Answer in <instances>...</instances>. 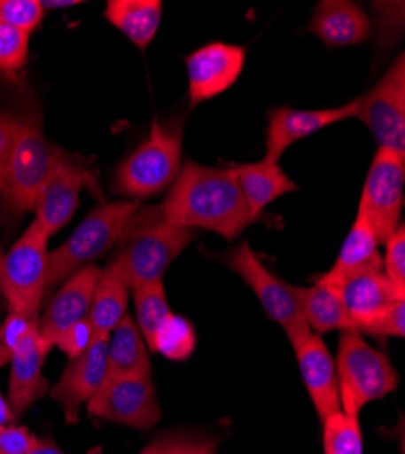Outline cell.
I'll list each match as a JSON object with an SVG mask.
<instances>
[{"mask_svg":"<svg viewBox=\"0 0 405 454\" xmlns=\"http://www.w3.org/2000/svg\"><path fill=\"white\" fill-rule=\"evenodd\" d=\"M138 204L133 200H119L93 209L71 237L50 253L46 289H51L69 278L81 268L105 254L124 235Z\"/></svg>","mask_w":405,"mask_h":454,"instance_id":"obj_4","label":"cell"},{"mask_svg":"<svg viewBox=\"0 0 405 454\" xmlns=\"http://www.w3.org/2000/svg\"><path fill=\"white\" fill-rule=\"evenodd\" d=\"M218 440L200 431H169L157 436L138 454H216Z\"/></svg>","mask_w":405,"mask_h":454,"instance_id":"obj_30","label":"cell"},{"mask_svg":"<svg viewBox=\"0 0 405 454\" xmlns=\"http://www.w3.org/2000/svg\"><path fill=\"white\" fill-rule=\"evenodd\" d=\"M373 133L378 147L405 159V55L384 73V77L360 97L356 115Z\"/></svg>","mask_w":405,"mask_h":454,"instance_id":"obj_11","label":"cell"},{"mask_svg":"<svg viewBox=\"0 0 405 454\" xmlns=\"http://www.w3.org/2000/svg\"><path fill=\"white\" fill-rule=\"evenodd\" d=\"M27 454H66V452L60 450L51 440H39L36 447L33 450H29Z\"/></svg>","mask_w":405,"mask_h":454,"instance_id":"obj_39","label":"cell"},{"mask_svg":"<svg viewBox=\"0 0 405 454\" xmlns=\"http://www.w3.org/2000/svg\"><path fill=\"white\" fill-rule=\"evenodd\" d=\"M309 33L329 48L363 44L371 36V19L349 0H322L308 24Z\"/></svg>","mask_w":405,"mask_h":454,"instance_id":"obj_20","label":"cell"},{"mask_svg":"<svg viewBox=\"0 0 405 454\" xmlns=\"http://www.w3.org/2000/svg\"><path fill=\"white\" fill-rule=\"evenodd\" d=\"M292 349L297 353L304 384L313 400L318 419L323 422L327 416L342 411L335 358L329 353L322 336L315 333L306 336Z\"/></svg>","mask_w":405,"mask_h":454,"instance_id":"obj_18","label":"cell"},{"mask_svg":"<svg viewBox=\"0 0 405 454\" xmlns=\"http://www.w3.org/2000/svg\"><path fill=\"white\" fill-rule=\"evenodd\" d=\"M39 315H20V313H10L6 320L0 325V344L6 349L13 351L15 346L22 340L39 329Z\"/></svg>","mask_w":405,"mask_h":454,"instance_id":"obj_35","label":"cell"},{"mask_svg":"<svg viewBox=\"0 0 405 454\" xmlns=\"http://www.w3.org/2000/svg\"><path fill=\"white\" fill-rule=\"evenodd\" d=\"M378 246L380 244L377 242L370 222L365 220L362 213H356L354 223L342 244L340 254L333 263V268L318 277L316 282L339 289L351 278L384 271Z\"/></svg>","mask_w":405,"mask_h":454,"instance_id":"obj_21","label":"cell"},{"mask_svg":"<svg viewBox=\"0 0 405 454\" xmlns=\"http://www.w3.org/2000/svg\"><path fill=\"white\" fill-rule=\"evenodd\" d=\"M131 286L121 268L117 258L107 263V268L100 271V278L95 287L90 322L95 329V334H109L121 320L128 315V298Z\"/></svg>","mask_w":405,"mask_h":454,"instance_id":"obj_23","label":"cell"},{"mask_svg":"<svg viewBox=\"0 0 405 454\" xmlns=\"http://www.w3.org/2000/svg\"><path fill=\"white\" fill-rule=\"evenodd\" d=\"M50 237L35 220L3 256L0 291L10 313L39 315L48 280Z\"/></svg>","mask_w":405,"mask_h":454,"instance_id":"obj_6","label":"cell"},{"mask_svg":"<svg viewBox=\"0 0 405 454\" xmlns=\"http://www.w3.org/2000/svg\"><path fill=\"white\" fill-rule=\"evenodd\" d=\"M29 33L0 24V74H17L27 62Z\"/></svg>","mask_w":405,"mask_h":454,"instance_id":"obj_31","label":"cell"},{"mask_svg":"<svg viewBox=\"0 0 405 454\" xmlns=\"http://www.w3.org/2000/svg\"><path fill=\"white\" fill-rule=\"evenodd\" d=\"M360 97L349 104L323 109H297V107H273L268 113L266 128V155L264 162L278 164L282 155L294 142L311 137L329 126L344 122L358 115Z\"/></svg>","mask_w":405,"mask_h":454,"instance_id":"obj_14","label":"cell"},{"mask_svg":"<svg viewBox=\"0 0 405 454\" xmlns=\"http://www.w3.org/2000/svg\"><path fill=\"white\" fill-rule=\"evenodd\" d=\"M240 193L247 204L253 222L259 220L261 213L276 199L299 192V185L294 184L280 164L254 162V164H231Z\"/></svg>","mask_w":405,"mask_h":454,"instance_id":"obj_22","label":"cell"},{"mask_svg":"<svg viewBox=\"0 0 405 454\" xmlns=\"http://www.w3.org/2000/svg\"><path fill=\"white\" fill-rule=\"evenodd\" d=\"M335 365L342 411L356 419L367 403L382 400L398 387L394 365L358 331H342Z\"/></svg>","mask_w":405,"mask_h":454,"instance_id":"obj_5","label":"cell"},{"mask_svg":"<svg viewBox=\"0 0 405 454\" xmlns=\"http://www.w3.org/2000/svg\"><path fill=\"white\" fill-rule=\"evenodd\" d=\"M109 334H95L91 346L69 360L60 380L51 389V398L62 405L67 424L79 422L81 407L98 391L107 378Z\"/></svg>","mask_w":405,"mask_h":454,"instance_id":"obj_16","label":"cell"},{"mask_svg":"<svg viewBox=\"0 0 405 454\" xmlns=\"http://www.w3.org/2000/svg\"><path fill=\"white\" fill-rule=\"evenodd\" d=\"M44 8L41 0H0V24H6L26 33L41 26Z\"/></svg>","mask_w":405,"mask_h":454,"instance_id":"obj_32","label":"cell"},{"mask_svg":"<svg viewBox=\"0 0 405 454\" xmlns=\"http://www.w3.org/2000/svg\"><path fill=\"white\" fill-rule=\"evenodd\" d=\"M322 424L325 454H363L362 429L356 416L339 411L327 416Z\"/></svg>","mask_w":405,"mask_h":454,"instance_id":"obj_29","label":"cell"},{"mask_svg":"<svg viewBox=\"0 0 405 454\" xmlns=\"http://www.w3.org/2000/svg\"><path fill=\"white\" fill-rule=\"evenodd\" d=\"M12 362V351L6 349L3 344H0V367H4Z\"/></svg>","mask_w":405,"mask_h":454,"instance_id":"obj_41","label":"cell"},{"mask_svg":"<svg viewBox=\"0 0 405 454\" xmlns=\"http://www.w3.org/2000/svg\"><path fill=\"white\" fill-rule=\"evenodd\" d=\"M247 50L237 44L211 43L186 57L191 107L228 91L240 77Z\"/></svg>","mask_w":405,"mask_h":454,"instance_id":"obj_15","label":"cell"},{"mask_svg":"<svg viewBox=\"0 0 405 454\" xmlns=\"http://www.w3.org/2000/svg\"><path fill=\"white\" fill-rule=\"evenodd\" d=\"M337 291L360 334L405 336V291L398 289L384 271L351 278Z\"/></svg>","mask_w":405,"mask_h":454,"instance_id":"obj_7","label":"cell"},{"mask_svg":"<svg viewBox=\"0 0 405 454\" xmlns=\"http://www.w3.org/2000/svg\"><path fill=\"white\" fill-rule=\"evenodd\" d=\"M36 438L24 426H3L0 427V454H27L39 443Z\"/></svg>","mask_w":405,"mask_h":454,"instance_id":"obj_36","label":"cell"},{"mask_svg":"<svg viewBox=\"0 0 405 454\" xmlns=\"http://www.w3.org/2000/svg\"><path fill=\"white\" fill-rule=\"evenodd\" d=\"M135 300V311H136V325L144 342L152 349L157 333L162 325L169 320L171 308L167 304V296L162 282L142 284L131 289Z\"/></svg>","mask_w":405,"mask_h":454,"instance_id":"obj_27","label":"cell"},{"mask_svg":"<svg viewBox=\"0 0 405 454\" xmlns=\"http://www.w3.org/2000/svg\"><path fill=\"white\" fill-rule=\"evenodd\" d=\"M17 124H19V119L0 115V195H4L6 164H8L10 149L13 144V137L17 131Z\"/></svg>","mask_w":405,"mask_h":454,"instance_id":"obj_37","label":"cell"},{"mask_svg":"<svg viewBox=\"0 0 405 454\" xmlns=\"http://www.w3.org/2000/svg\"><path fill=\"white\" fill-rule=\"evenodd\" d=\"M50 351L46 349L39 329L29 333L12 351V374L8 402L15 414L20 416L48 393V378L43 376V364Z\"/></svg>","mask_w":405,"mask_h":454,"instance_id":"obj_19","label":"cell"},{"mask_svg":"<svg viewBox=\"0 0 405 454\" xmlns=\"http://www.w3.org/2000/svg\"><path fill=\"white\" fill-rule=\"evenodd\" d=\"M386 277L401 291H405V227L400 223L386 242V256L382 258Z\"/></svg>","mask_w":405,"mask_h":454,"instance_id":"obj_33","label":"cell"},{"mask_svg":"<svg viewBox=\"0 0 405 454\" xmlns=\"http://www.w3.org/2000/svg\"><path fill=\"white\" fill-rule=\"evenodd\" d=\"M197 237L188 230L162 218L160 209L135 213L122 235L115 256L131 286L162 282L167 268Z\"/></svg>","mask_w":405,"mask_h":454,"instance_id":"obj_2","label":"cell"},{"mask_svg":"<svg viewBox=\"0 0 405 454\" xmlns=\"http://www.w3.org/2000/svg\"><path fill=\"white\" fill-rule=\"evenodd\" d=\"M100 271L102 270L95 263L81 268L62 282L60 289L51 298L43 320L39 322V334L48 351L55 348L58 336L64 331L90 317Z\"/></svg>","mask_w":405,"mask_h":454,"instance_id":"obj_17","label":"cell"},{"mask_svg":"<svg viewBox=\"0 0 405 454\" xmlns=\"http://www.w3.org/2000/svg\"><path fill=\"white\" fill-rule=\"evenodd\" d=\"M3 256H4V253H3V249H0V268H3ZM0 298H3V291H0Z\"/></svg>","mask_w":405,"mask_h":454,"instance_id":"obj_42","label":"cell"},{"mask_svg":"<svg viewBox=\"0 0 405 454\" xmlns=\"http://www.w3.org/2000/svg\"><path fill=\"white\" fill-rule=\"evenodd\" d=\"M55 147L43 133L41 122L22 119L17 124L4 176V195L10 209L24 215L35 209L36 199L50 175Z\"/></svg>","mask_w":405,"mask_h":454,"instance_id":"obj_8","label":"cell"},{"mask_svg":"<svg viewBox=\"0 0 405 454\" xmlns=\"http://www.w3.org/2000/svg\"><path fill=\"white\" fill-rule=\"evenodd\" d=\"M104 17L138 50H145L159 33L162 3L160 0H109Z\"/></svg>","mask_w":405,"mask_h":454,"instance_id":"obj_25","label":"cell"},{"mask_svg":"<svg viewBox=\"0 0 405 454\" xmlns=\"http://www.w3.org/2000/svg\"><path fill=\"white\" fill-rule=\"evenodd\" d=\"M152 376L150 351L136 322L126 315L109 333L107 340V378H144Z\"/></svg>","mask_w":405,"mask_h":454,"instance_id":"obj_24","label":"cell"},{"mask_svg":"<svg viewBox=\"0 0 405 454\" xmlns=\"http://www.w3.org/2000/svg\"><path fill=\"white\" fill-rule=\"evenodd\" d=\"M197 348V333L190 320L171 315L169 320L157 333L152 351L160 353L171 362L188 360Z\"/></svg>","mask_w":405,"mask_h":454,"instance_id":"obj_28","label":"cell"},{"mask_svg":"<svg viewBox=\"0 0 405 454\" xmlns=\"http://www.w3.org/2000/svg\"><path fill=\"white\" fill-rule=\"evenodd\" d=\"M294 298L299 301L300 313L315 334L331 331H356L346 313L342 298L337 289L315 282L309 287H294Z\"/></svg>","mask_w":405,"mask_h":454,"instance_id":"obj_26","label":"cell"},{"mask_svg":"<svg viewBox=\"0 0 405 454\" xmlns=\"http://www.w3.org/2000/svg\"><path fill=\"white\" fill-rule=\"evenodd\" d=\"M13 422H15V414L10 407V402L3 395H0V427L10 426Z\"/></svg>","mask_w":405,"mask_h":454,"instance_id":"obj_38","label":"cell"},{"mask_svg":"<svg viewBox=\"0 0 405 454\" xmlns=\"http://www.w3.org/2000/svg\"><path fill=\"white\" fill-rule=\"evenodd\" d=\"M182 121L157 119L145 140L119 166L115 192L129 199H150L173 185L182 169Z\"/></svg>","mask_w":405,"mask_h":454,"instance_id":"obj_3","label":"cell"},{"mask_svg":"<svg viewBox=\"0 0 405 454\" xmlns=\"http://www.w3.org/2000/svg\"><path fill=\"white\" fill-rule=\"evenodd\" d=\"M95 419L147 431L159 424L162 409L152 376L105 378L98 391L86 402Z\"/></svg>","mask_w":405,"mask_h":454,"instance_id":"obj_12","label":"cell"},{"mask_svg":"<svg viewBox=\"0 0 405 454\" xmlns=\"http://www.w3.org/2000/svg\"><path fill=\"white\" fill-rule=\"evenodd\" d=\"M41 4L44 10L48 8H71V6H79L81 0H41Z\"/></svg>","mask_w":405,"mask_h":454,"instance_id":"obj_40","label":"cell"},{"mask_svg":"<svg viewBox=\"0 0 405 454\" xmlns=\"http://www.w3.org/2000/svg\"><path fill=\"white\" fill-rule=\"evenodd\" d=\"M91 182L90 171L73 155L55 147L50 175L35 204V222L48 237L58 233L75 215L84 184Z\"/></svg>","mask_w":405,"mask_h":454,"instance_id":"obj_13","label":"cell"},{"mask_svg":"<svg viewBox=\"0 0 405 454\" xmlns=\"http://www.w3.org/2000/svg\"><path fill=\"white\" fill-rule=\"evenodd\" d=\"M222 262L253 289L269 318L282 325L292 348L311 334V329L300 313L299 301L294 298L292 286L276 278L256 256L249 242H240L231 247L222 254Z\"/></svg>","mask_w":405,"mask_h":454,"instance_id":"obj_9","label":"cell"},{"mask_svg":"<svg viewBox=\"0 0 405 454\" xmlns=\"http://www.w3.org/2000/svg\"><path fill=\"white\" fill-rule=\"evenodd\" d=\"M93 338H95V329H93L90 318H86V320L79 322L77 325H73L67 331H64L58 336L55 348H58L64 355L69 356V360H73V358L81 356L91 346Z\"/></svg>","mask_w":405,"mask_h":454,"instance_id":"obj_34","label":"cell"},{"mask_svg":"<svg viewBox=\"0 0 405 454\" xmlns=\"http://www.w3.org/2000/svg\"><path fill=\"white\" fill-rule=\"evenodd\" d=\"M164 220L207 230L226 240L238 239L254 223L231 168H209L188 160L159 207Z\"/></svg>","mask_w":405,"mask_h":454,"instance_id":"obj_1","label":"cell"},{"mask_svg":"<svg viewBox=\"0 0 405 454\" xmlns=\"http://www.w3.org/2000/svg\"><path fill=\"white\" fill-rule=\"evenodd\" d=\"M403 185L405 159L396 155L394 151L378 147L367 171L358 207V213L370 222L378 244H386L400 225Z\"/></svg>","mask_w":405,"mask_h":454,"instance_id":"obj_10","label":"cell"}]
</instances>
